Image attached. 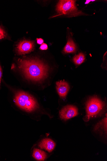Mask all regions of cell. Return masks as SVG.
<instances>
[{"label":"cell","mask_w":107,"mask_h":161,"mask_svg":"<svg viewBox=\"0 0 107 161\" xmlns=\"http://www.w3.org/2000/svg\"><path fill=\"white\" fill-rule=\"evenodd\" d=\"M85 60L84 55L82 53L75 55L73 58V60L74 63L77 65H79L82 64Z\"/></svg>","instance_id":"cell-11"},{"label":"cell","mask_w":107,"mask_h":161,"mask_svg":"<svg viewBox=\"0 0 107 161\" xmlns=\"http://www.w3.org/2000/svg\"><path fill=\"white\" fill-rule=\"evenodd\" d=\"M56 145L55 143L52 140L45 138L41 141L39 144V146L40 148L51 153L54 149Z\"/></svg>","instance_id":"cell-8"},{"label":"cell","mask_w":107,"mask_h":161,"mask_svg":"<svg viewBox=\"0 0 107 161\" xmlns=\"http://www.w3.org/2000/svg\"><path fill=\"white\" fill-rule=\"evenodd\" d=\"M56 84L57 91L59 96L65 98L70 89L68 84L64 80L57 82Z\"/></svg>","instance_id":"cell-7"},{"label":"cell","mask_w":107,"mask_h":161,"mask_svg":"<svg viewBox=\"0 0 107 161\" xmlns=\"http://www.w3.org/2000/svg\"><path fill=\"white\" fill-rule=\"evenodd\" d=\"M37 43L38 44L41 45L44 42V40L41 38H37Z\"/></svg>","instance_id":"cell-15"},{"label":"cell","mask_w":107,"mask_h":161,"mask_svg":"<svg viewBox=\"0 0 107 161\" xmlns=\"http://www.w3.org/2000/svg\"><path fill=\"white\" fill-rule=\"evenodd\" d=\"M18 67L25 78L32 81H41L48 76V66L38 59H19L18 61Z\"/></svg>","instance_id":"cell-1"},{"label":"cell","mask_w":107,"mask_h":161,"mask_svg":"<svg viewBox=\"0 0 107 161\" xmlns=\"http://www.w3.org/2000/svg\"><path fill=\"white\" fill-rule=\"evenodd\" d=\"M7 34L1 26H0V40H2L6 38L7 37Z\"/></svg>","instance_id":"cell-12"},{"label":"cell","mask_w":107,"mask_h":161,"mask_svg":"<svg viewBox=\"0 0 107 161\" xmlns=\"http://www.w3.org/2000/svg\"><path fill=\"white\" fill-rule=\"evenodd\" d=\"M76 50V47L72 39L69 38L66 45L65 47L64 52L65 53H73Z\"/></svg>","instance_id":"cell-9"},{"label":"cell","mask_w":107,"mask_h":161,"mask_svg":"<svg viewBox=\"0 0 107 161\" xmlns=\"http://www.w3.org/2000/svg\"><path fill=\"white\" fill-rule=\"evenodd\" d=\"M3 69L1 65H0V87L1 85L2 79L3 77Z\"/></svg>","instance_id":"cell-14"},{"label":"cell","mask_w":107,"mask_h":161,"mask_svg":"<svg viewBox=\"0 0 107 161\" xmlns=\"http://www.w3.org/2000/svg\"><path fill=\"white\" fill-rule=\"evenodd\" d=\"M48 49V45L46 44L45 43H43L42 44L40 48V49L41 50H47Z\"/></svg>","instance_id":"cell-13"},{"label":"cell","mask_w":107,"mask_h":161,"mask_svg":"<svg viewBox=\"0 0 107 161\" xmlns=\"http://www.w3.org/2000/svg\"><path fill=\"white\" fill-rule=\"evenodd\" d=\"M34 47V42L23 40L19 42L17 45L16 51L18 54L24 55L33 51Z\"/></svg>","instance_id":"cell-5"},{"label":"cell","mask_w":107,"mask_h":161,"mask_svg":"<svg viewBox=\"0 0 107 161\" xmlns=\"http://www.w3.org/2000/svg\"><path fill=\"white\" fill-rule=\"evenodd\" d=\"M56 10L62 14H79L75 6V1L72 0L59 1L56 6Z\"/></svg>","instance_id":"cell-4"},{"label":"cell","mask_w":107,"mask_h":161,"mask_svg":"<svg viewBox=\"0 0 107 161\" xmlns=\"http://www.w3.org/2000/svg\"><path fill=\"white\" fill-rule=\"evenodd\" d=\"M60 114L61 119L67 120L77 116L78 114V110L75 106L68 105L62 108Z\"/></svg>","instance_id":"cell-6"},{"label":"cell","mask_w":107,"mask_h":161,"mask_svg":"<svg viewBox=\"0 0 107 161\" xmlns=\"http://www.w3.org/2000/svg\"><path fill=\"white\" fill-rule=\"evenodd\" d=\"M104 106V102L97 97L90 98L87 102L86 106L87 115L88 119L99 114Z\"/></svg>","instance_id":"cell-3"},{"label":"cell","mask_w":107,"mask_h":161,"mask_svg":"<svg viewBox=\"0 0 107 161\" xmlns=\"http://www.w3.org/2000/svg\"><path fill=\"white\" fill-rule=\"evenodd\" d=\"M14 101L19 108L27 112H33L39 108L37 101L33 96L22 91L15 93Z\"/></svg>","instance_id":"cell-2"},{"label":"cell","mask_w":107,"mask_h":161,"mask_svg":"<svg viewBox=\"0 0 107 161\" xmlns=\"http://www.w3.org/2000/svg\"><path fill=\"white\" fill-rule=\"evenodd\" d=\"M33 156L37 160L44 161L46 158L47 154L42 150L35 149L33 151Z\"/></svg>","instance_id":"cell-10"}]
</instances>
